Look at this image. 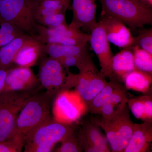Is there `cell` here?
<instances>
[{
	"mask_svg": "<svg viewBox=\"0 0 152 152\" xmlns=\"http://www.w3.org/2000/svg\"><path fill=\"white\" fill-rule=\"evenodd\" d=\"M8 70L0 69V94L4 92Z\"/></svg>",
	"mask_w": 152,
	"mask_h": 152,
	"instance_id": "33",
	"label": "cell"
},
{
	"mask_svg": "<svg viewBox=\"0 0 152 152\" xmlns=\"http://www.w3.org/2000/svg\"><path fill=\"white\" fill-rule=\"evenodd\" d=\"M64 1H67L70 2L71 1V0H64Z\"/></svg>",
	"mask_w": 152,
	"mask_h": 152,
	"instance_id": "35",
	"label": "cell"
},
{
	"mask_svg": "<svg viewBox=\"0 0 152 152\" xmlns=\"http://www.w3.org/2000/svg\"><path fill=\"white\" fill-rule=\"evenodd\" d=\"M39 79L43 89L56 96L63 91L75 86V74L69 72L66 76L59 61L43 54L39 60Z\"/></svg>",
	"mask_w": 152,
	"mask_h": 152,
	"instance_id": "6",
	"label": "cell"
},
{
	"mask_svg": "<svg viewBox=\"0 0 152 152\" xmlns=\"http://www.w3.org/2000/svg\"><path fill=\"white\" fill-rule=\"evenodd\" d=\"M37 35L44 43L82 45L89 42L91 35L67 23L56 27L47 28L39 24Z\"/></svg>",
	"mask_w": 152,
	"mask_h": 152,
	"instance_id": "9",
	"label": "cell"
},
{
	"mask_svg": "<svg viewBox=\"0 0 152 152\" xmlns=\"http://www.w3.org/2000/svg\"><path fill=\"white\" fill-rule=\"evenodd\" d=\"M56 96L45 91L30 97L18 115L12 136L24 140L25 136L51 115L50 109Z\"/></svg>",
	"mask_w": 152,
	"mask_h": 152,
	"instance_id": "2",
	"label": "cell"
},
{
	"mask_svg": "<svg viewBox=\"0 0 152 152\" xmlns=\"http://www.w3.org/2000/svg\"><path fill=\"white\" fill-rule=\"evenodd\" d=\"M77 137L83 151L111 152L106 136L102 133L99 126L92 120L82 125Z\"/></svg>",
	"mask_w": 152,
	"mask_h": 152,
	"instance_id": "12",
	"label": "cell"
},
{
	"mask_svg": "<svg viewBox=\"0 0 152 152\" xmlns=\"http://www.w3.org/2000/svg\"><path fill=\"white\" fill-rule=\"evenodd\" d=\"M39 0L0 1V18L30 35H37L36 14Z\"/></svg>",
	"mask_w": 152,
	"mask_h": 152,
	"instance_id": "4",
	"label": "cell"
},
{
	"mask_svg": "<svg viewBox=\"0 0 152 152\" xmlns=\"http://www.w3.org/2000/svg\"><path fill=\"white\" fill-rule=\"evenodd\" d=\"M72 10L73 17L70 24L90 34L98 23L96 0H72Z\"/></svg>",
	"mask_w": 152,
	"mask_h": 152,
	"instance_id": "13",
	"label": "cell"
},
{
	"mask_svg": "<svg viewBox=\"0 0 152 152\" xmlns=\"http://www.w3.org/2000/svg\"><path fill=\"white\" fill-rule=\"evenodd\" d=\"M36 21L39 24L45 26L47 28L56 27L66 23V13L46 15L36 19Z\"/></svg>",
	"mask_w": 152,
	"mask_h": 152,
	"instance_id": "30",
	"label": "cell"
},
{
	"mask_svg": "<svg viewBox=\"0 0 152 152\" xmlns=\"http://www.w3.org/2000/svg\"><path fill=\"white\" fill-rule=\"evenodd\" d=\"M135 1H137L139 2H140V0H135Z\"/></svg>",
	"mask_w": 152,
	"mask_h": 152,
	"instance_id": "36",
	"label": "cell"
},
{
	"mask_svg": "<svg viewBox=\"0 0 152 152\" xmlns=\"http://www.w3.org/2000/svg\"><path fill=\"white\" fill-rule=\"evenodd\" d=\"M123 85V84L115 80H110L86 106L89 112L92 114L100 115L101 109L107 100Z\"/></svg>",
	"mask_w": 152,
	"mask_h": 152,
	"instance_id": "24",
	"label": "cell"
},
{
	"mask_svg": "<svg viewBox=\"0 0 152 152\" xmlns=\"http://www.w3.org/2000/svg\"><path fill=\"white\" fill-rule=\"evenodd\" d=\"M130 111L127 104L122 111L112 118L96 117L92 120L104 132L112 152H124L129 141L134 125Z\"/></svg>",
	"mask_w": 152,
	"mask_h": 152,
	"instance_id": "5",
	"label": "cell"
},
{
	"mask_svg": "<svg viewBox=\"0 0 152 152\" xmlns=\"http://www.w3.org/2000/svg\"><path fill=\"white\" fill-rule=\"evenodd\" d=\"M42 88L30 67L14 66L9 69L4 92H23Z\"/></svg>",
	"mask_w": 152,
	"mask_h": 152,
	"instance_id": "11",
	"label": "cell"
},
{
	"mask_svg": "<svg viewBox=\"0 0 152 152\" xmlns=\"http://www.w3.org/2000/svg\"><path fill=\"white\" fill-rule=\"evenodd\" d=\"M152 75L136 69L125 77L123 83L127 90L147 94L152 92Z\"/></svg>",
	"mask_w": 152,
	"mask_h": 152,
	"instance_id": "21",
	"label": "cell"
},
{
	"mask_svg": "<svg viewBox=\"0 0 152 152\" xmlns=\"http://www.w3.org/2000/svg\"><path fill=\"white\" fill-rule=\"evenodd\" d=\"M24 145L23 138L13 136L6 140L0 142V152H20Z\"/></svg>",
	"mask_w": 152,
	"mask_h": 152,
	"instance_id": "31",
	"label": "cell"
},
{
	"mask_svg": "<svg viewBox=\"0 0 152 152\" xmlns=\"http://www.w3.org/2000/svg\"><path fill=\"white\" fill-rule=\"evenodd\" d=\"M132 47L136 69L152 75V54L138 46Z\"/></svg>",
	"mask_w": 152,
	"mask_h": 152,
	"instance_id": "26",
	"label": "cell"
},
{
	"mask_svg": "<svg viewBox=\"0 0 152 152\" xmlns=\"http://www.w3.org/2000/svg\"><path fill=\"white\" fill-rule=\"evenodd\" d=\"M112 67L110 80H115L123 84L125 77L136 69L132 47L125 48L114 56Z\"/></svg>",
	"mask_w": 152,
	"mask_h": 152,
	"instance_id": "18",
	"label": "cell"
},
{
	"mask_svg": "<svg viewBox=\"0 0 152 152\" xmlns=\"http://www.w3.org/2000/svg\"><path fill=\"white\" fill-rule=\"evenodd\" d=\"M152 142V122L134 125V130L124 152H150Z\"/></svg>",
	"mask_w": 152,
	"mask_h": 152,
	"instance_id": "17",
	"label": "cell"
},
{
	"mask_svg": "<svg viewBox=\"0 0 152 152\" xmlns=\"http://www.w3.org/2000/svg\"><path fill=\"white\" fill-rule=\"evenodd\" d=\"M29 35L19 36L0 48V69L7 70L14 67V59Z\"/></svg>",
	"mask_w": 152,
	"mask_h": 152,
	"instance_id": "23",
	"label": "cell"
},
{
	"mask_svg": "<svg viewBox=\"0 0 152 152\" xmlns=\"http://www.w3.org/2000/svg\"><path fill=\"white\" fill-rule=\"evenodd\" d=\"M45 45L37 35H29L14 59V66L31 68L34 66L44 54Z\"/></svg>",
	"mask_w": 152,
	"mask_h": 152,
	"instance_id": "15",
	"label": "cell"
},
{
	"mask_svg": "<svg viewBox=\"0 0 152 152\" xmlns=\"http://www.w3.org/2000/svg\"><path fill=\"white\" fill-rule=\"evenodd\" d=\"M127 104L133 115L143 122H152V92L128 99Z\"/></svg>",
	"mask_w": 152,
	"mask_h": 152,
	"instance_id": "20",
	"label": "cell"
},
{
	"mask_svg": "<svg viewBox=\"0 0 152 152\" xmlns=\"http://www.w3.org/2000/svg\"><path fill=\"white\" fill-rule=\"evenodd\" d=\"M3 1V0H0V1Z\"/></svg>",
	"mask_w": 152,
	"mask_h": 152,
	"instance_id": "37",
	"label": "cell"
},
{
	"mask_svg": "<svg viewBox=\"0 0 152 152\" xmlns=\"http://www.w3.org/2000/svg\"><path fill=\"white\" fill-rule=\"evenodd\" d=\"M25 34H27L0 18V48L15 38Z\"/></svg>",
	"mask_w": 152,
	"mask_h": 152,
	"instance_id": "27",
	"label": "cell"
},
{
	"mask_svg": "<svg viewBox=\"0 0 152 152\" xmlns=\"http://www.w3.org/2000/svg\"><path fill=\"white\" fill-rule=\"evenodd\" d=\"M42 88L23 92H3L0 94V142L12 136L18 115L28 99Z\"/></svg>",
	"mask_w": 152,
	"mask_h": 152,
	"instance_id": "7",
	"label": "cell"
},
{
	"mask_svg": "<svg viewBox=\"0 0 152 152\" xmlns=\"http://www.w3.org/2000/svg\"><path fill=\"white\" fill-rule=\"evenodd\" d=\"M90 35L89 42L97 56L101 72L106 77L110 78L112 74V61L114 56L104 28L99 22L92 30Z\"/></svg>",
	"mask_w": 152,
	"mask_h": 152,
	"instance_id": "10",
	"label": "cell"
},
{
	"mask_svg": "<svg viewBox=\"0 0 152 152\" xmlns=\"http://www.w3.org/2000/svg\"><path fill=\"white\" fill-rule=\"evenodd\" d=\"M70 3L64 0H39L36 19L50 14L66 13Z\"/></svg>",
	"mask_w": 152,
	"mask_h": 152,
	"instance_id": "25",
	"label": "cell"
},
{
	"mask_svg": "<svg viewBox=\"0 0 152 152\" xmlns=\"http://www.w3.org/2000/svg\"><path fill=\"white\" fill-rule=\"evenodd\" d=\"M99 22L103 27L109 42L123 48L132 46L133 36L131 30L123 22L102 14Z\"/></svg>",
	"mask_w": 152,
	"mask_h": 152,
	"instance_id": "14",
	"label": "cell"
},
{
	"mask_svg": "<svg viewBox=\"0 0 152 152\" xmlns=\"http://www.w3.org/2000/svg\"><path fill=\"white\" fill-rule=\"evenodd\" d=\"M101 14L118 19L132 31L152 24V10L135 0H99Z\"/></svg>",
	"mask_w": 152,
	"mask_h": 152,
	"instance_id": "3",
	"label": "cell"
},
{
	"mask_svg": "<svg viewBox=\"0 0 152 152\" xmlns=\"http://www.w3.org/2000/svg\"><path fill=\"white\" fill-rule=\"evenodd\" d=\"M88 44L82 45H68L59 44H46L44 54L58 60L69 56H80L90 53Z\"/></svg>",
	"mask_w": 152,
	"mask_h": 152,
	"instance_id": "22",
	"label": "cell"
},
{
	"mask_svg": "<svg viewBox=\"0 0 152 152\" xmlns=\"http://www.w3.org/2000/svg\"><path fill=\"white\" fill-rule=\"evenodd\" d=\"M75 130L72 124L62 122L50 115L25 136L24 152L53 151L56 144Z\"/></svg>",
	"mask_w": 152,
	"mask_h": 152,
	"instance_id": "1",
	"label": "cell"
},
{
	"mask_svg": "<svg viewBox=\"0 0 152 152\" xmlns=\"http://www.w3.org/2000/svg\"><path fill=\"white\" fill-rule=\"evenodd\" d=\"M127 90L123 85L109 97L101 109L100 115L108 119L122 111L127 104Z\"/></svg>",
	"mask_w": 152,
	"mask_h": 152,
	"instance_id": "19",
	"label": "cell"
},
{
	"mask_svg": "<svg viewBox=\"0 0 152 152\" xmlns=\"http://www.w3.org/2000/svg\"><path fill=\"white\" fill-rule=\"evenodd\" d=\"M61 145L54 151L56 152H83L79 143L77 137L74 132L70 133L61 142Z\"/></svg>",
	"mask_w": 152,
	"mask_h": 152,
	"instance_id": "29",
	"label": "cell"
},
{
	"mask_svg": "<svg viewBox=\"0 0 152 152\" xmlns=\"http://www.w3.org/2000/svg\"><path fill=\"white\" fill-rule=\"evenodd\" d=\"M91 56H92V55L88 53L86 54L80 56H67L60 59L58 61L67 73L69 72L70 68L72 67H75L78 69Z\"/></svg>",
	"mask_w": 152,
	"mask_h": 152,
	"instance_id": "32",
	"label": "cell"
},
{
	"mask_svg": "<svg viewBox=\"0 0 152 152\" xmlns=\"http://www.w3.org/2000/svg\"><path fill=\"white\" fill-rule=\"evenodd\" d=\"M78 70L75 87L81 99L87 106L108 82L105 76L96 67L92 56L88 59Z\"/></svg>",
	"mask_w": 152,
	"mask_h": 152,
	"instance_id": "8",
	"label": "cell"
},
{
	"mask_svg": "<svg viewBox=\"0 0 152 152\" xmlns=\"http://www.w3.org/2000/svg\"><path fill=\"white\" fill-rule=\"evenodd\" d=\"M140 2L145 7L152 10V0H140Z\"/></svg>",
	"mask_w": 152,
	"mask_h": 152,
	"instance_id": "34",
	"label": "cell"
},
{
	"mask_svg": "<svg viewBox=\"0 0 152 152\" xmlns=\"http://www.w3.org/2000/svg\"><path fill=\"white\" fill-rule=\"evenodd\" d=\"M137 45L152 54V28L140 31L138 34L133 37L132 46Z\"/></svg>",
	"mask_w": 152,
	"mask_h": 152,
	"instance_id": "28",
	"label": "cell"
},
{
	"mask_svg": "<svg viewBox=\"0 0 152 152\" xmlns=\"http://www.w3.org/2000/svg\"><path fill=\"white\" fill-rule=\"evenodd\" d=\"M68 91H63L56 96L52 110L53 118L56 120L72 124L78 118L80 112L75 101Z\"/></svg>",
	"mask_w": 152,
	"mask_h": 152,
	"instance_id": "16",
	"label": "cell"
}]
</instances>
